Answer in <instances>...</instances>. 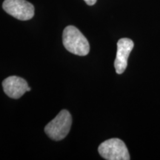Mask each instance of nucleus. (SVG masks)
Here are the masks:
<instances>
[{
    "instance_id": "nucleus-1",
    "label": "nucleus",
    "mask_w": 160,
    "mask_h": 160,
    "mask_svg": "<svg viewBox=\"0 0 160 160\" xmlns=\"http://www.w3.org/2000/svg\"><path fill=\"white\" fill-rule=\"evenodd\" d=\"M62 42L67 51L75 55L88 54L90 45L81 31L73 25L67 26L63 31Z\"/></svg>"
},
{
    "instance_id": "nucleus-2",
    "label": "nucleus",
    "mask_w": 160,
    "mask_h": 160,
    "mask_svg": "<svg viewBox=\"0 0 160 160\" xmlns=\"http://www.w3.org/2000/svg\"><path fill=\"white\" fill-rule=\"evenodd\" d=\"M71 125V113L67 110H62L59 114L45 126V131L51 139L59 141L68 134Z\"/></svg>"
},
{
    "instance_id": "nucleus-3",
    "label": "nucleus",
    "mask_w": 160,
    "mask_h": 160,
    "mask_svg": "<svg viewBox=\"0 0 160 160\" xmlns=\"http://www.w3.org/2000/svg\"><path fill=\"white\" fill-rule=\"evenodd\" d=\"M101 157L107 160H129L128 150L121 139L113 138L103 142L98 148Z\"/></svg>"
},
{
    "instance_id": "nucleus-4",
    "label": "nucleus",
    "mask_w": 160,
    "mask_h": 160,
    "mask_svg": "<svg viewBox=\"0 0 160 160\" xmlns=\"http://www.w3.org/2000/svg\"><path fill=\"white\" fill-rule=\"evenodd\" d=\"M2 8L6 13L22 21L31 19L34 16V7L26 0H5Z\"/></svg>"
},
{
    "instance_id": "nucleus-5",
    "label": "nucleus",
    "mask_w": 160,
    "mask_h": 160,
    "mask_svg": "<svg viewBox=\"0 0 160 160\" xmlns=\"http://www.w3.org/2000/svg\"><path fill=\"white\" fill-rule=\"evenodd\" d=\"M133 46V42L128 38H122L118 41L117 57L114 61L115 70L118 74H122L127 68L128 59Z\"/></svg>"
},
{
    "instance_id": "nucleus-6",
    "label": "nucleus",
    "mask_w": 160,
    "mask_h": 160,
    "mask_svg": "<svg viewBox=\"0 0 160 160\" xmlns=\"http://www.w3.org/2000/svg\"><path fill=\"white\" fill-rule=\"evenodd\" d=\"M2 88L6 95L12 99H19L25 92L31 91L27 82L17 76H11L4 79Z\"/></svg>"
},
{
    "instance_id": "nucleus-7",
    "label": "nucleus",
    "mask_w": 160,
    "mask_h": 160,
    "mask_svg": "<svg viewBox=\"0 0 160 160\" xmlns=\"http://www.w3.org/2000/svg\"><path fill=\"white\" fill-rule=\"evenodd\" d=\"M86 4L88 5H93L94 4L97 2V0H84Z\"/></svg>"
}]
</instances>
